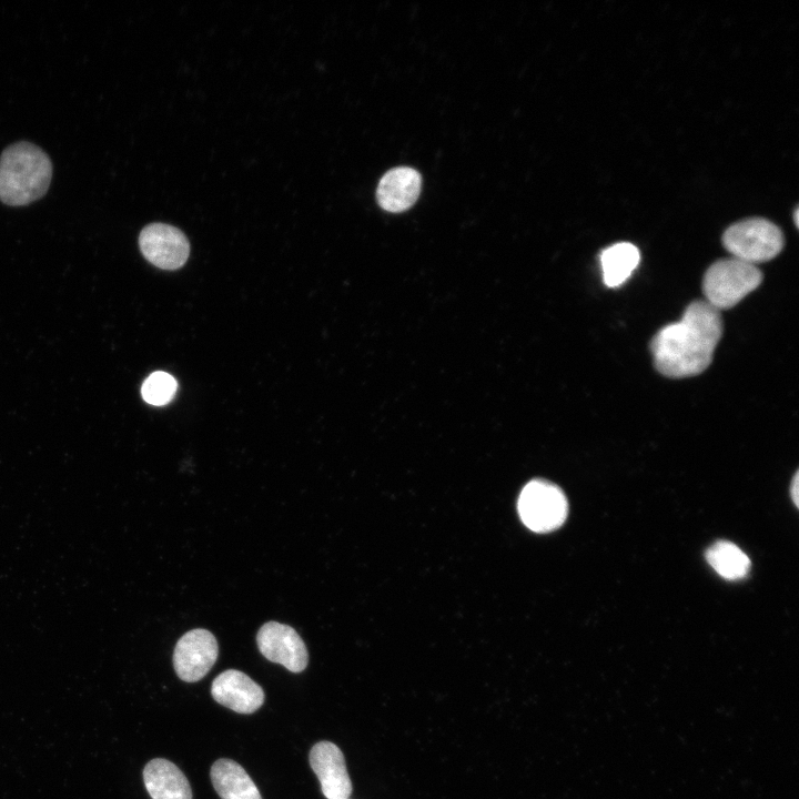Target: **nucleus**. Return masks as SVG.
<instances>
[{
    "label": "nucleus",
    "mask_w": 799,
    "mask_h": 799,
    "mask_svg": "<svg viewBox=\"0 0 799 799\" xmlns=\"http://www.w3.org/2000/svg\"><path fill=\"white\" fill-rule=\"evenodd\" d=\"M722 335L720 311L694 301L679 322L663 327L650 342L656 370L670 378L702 373L711 363Z\"/></svg>",
    "instance_id": "f257e3e1"
},
{
    "label": "nucleus",
    "mask_w": 799,
    "mask_h": 799,
    "mask_svg": "<svg viewBox=\"0 0 799 799\" xmlns=\"http://www.w3.org/2000/svg\"><path fill=\"white\" fill-rule=\"evenodd\" d=\"M51 178L52 164L44 151L30 142L13 143L0 156V201L16 206L39 200Z\"/></svg>",
    "instance_id": "f03ea898"
},
{
    "label": "nucleus",
    "mask_w": 799,
    "mask_h": 799,
    "mask_svg": "<svg viewBox=\"0 0 799 799\" xmlns=\"http://www.w3.org/2000/svg\"><path fill=\"white\" fill-rule=\"evenodd\" d=\"M761 281L762 274L756 265L735 257L719 260L704 275L705 301L718 311L731 309Z\"/></svg>",
    "instance_id": "7ed1b4c3"
},
{
    "label": "nucleus",
    "mask_w": 799,
    "mask_h": 799,
    "mask_svg": "<svg viewBox=\"0 0 799 799\" xmlns=\"http://www.w3.org/2000/svg\"><path fill=\"white\" fill-rule=\"evenodd\" d=\"M722 244L735 259L755 265L777 256L785 239L772 222L752 218L729 226L722 235Z\"/></svg>",
    "instance_id": "20e7f679"
},
{
    "label": "nucleus",
    "mask_w": 799,
    "mask_h": 799,
    "mask_svg": "<svg viewBox=\"0 0 799 799\" xmlns=\"http://www.w3.org/2000/svg\"><path fill=\"white\" fill-rule=\"evenodd\" d=\"M568 504L556 485L535 479L526 484L518 498V513L532 530L546 533L558 528L566 519Z\"/></svg>",
    "instance_id": "39448f33"
},
{
    "label": "nucleus",
    "mask_w": 799,
    "mask_h": 799,
    "mask_svg": "<svg viewBox=\"0 0 799 799\" xmlns=\"http://www.w3.org/2000/svg\"><path fill=\"white\" fill-rule=\"evenodd\" d=\"M219 655L215 637L206 629L196 628L185 633L173 653L174 670L180 679L195 682L213 667Z\"/></svg>",
    "instance_id": "423d86ee"
},
{
    "label": "nucleus",
    "mask_w": 799,
    "mask_h": 799,
    "mask_svg": "<svg viewBox=\"0 0 799 799\" xmlns=\"http://www.w3.org/2000/svg\"><path fill=\"white\" fill-rule=\"evenodd\" d=\"M256 643L260 653L267 660L280 664L292 672H301L307 666L306 646L296 630L289 625L265 623L257 631Z\"/></svg>",
    "instance_id": "0eeeda50"
},
{
    "label": "nucleus",
    "mask_w": 799,
    "mask_h": 799,
    "mask_svg": "<svg viewBox=\"0 0 799 799\" xmlns=\"http://www.w3.org/2000/svg\"><path fill=\"white\" fill-rule=\"evenodd\" d=\"M139 245L145 259L163 270L181 267L190 253L183 232L164 223L146 225L140 233Z\"/></svg>",
    "instance_id": "6e6552de"
},
{
    "label": "nucleus",
    "mask_w": 799,
    "mask_h": 799,
    "mask_svg": "<svg viewBox=\"0 0 799 799\" xmlns=\"http://www.w3.org/2000/svg\"><path fill=\"white\" fill-rule=\"evenodd\" d=\"M310 765L327 799H348L352 793V782L344 755L335 744L330 741L315 744L310 751Z\"/></svg>",
    "instance_id": "1a4fd4ad"
},
{
    "label": "nucleus",
    "mask_w": 799,
    "mask_h": 799,
    "mask_svg": "<svg viewBox=\"0 0 799 799\" xmlns=\"http://www.w3.org/2000/svg\"><path fill=\"white\" fill-rule=\"evenodd\" d=\"M211 694L220 705L240 714H252L264 702L262 687L240 670L227 669L213 680Z\"/></svg>",
    "instance_id": "9d476101"
},
{
    "label": "nucleus",
    "mask_w": 799,
    "mask_h": 799,
    "mask_svg": "<svg viewBox=\"0 0 799 799\" xmlns=\"http://www.w3.org/2000/svg\"><path fill=\"white\" fill-rule=\"evenodd\" d=\"M421 184L419 173L412 168L401 166L390 170L377 185V202L388 212L405 211L417 200Z\"/></svg>",
    "instance_id": "9b49d317"
},
{
    "label": "nucleus",
    "mask_w": 799,
    "mask_h": 799,
    "mask_svg": "<svg viewBox=\"0 0 799 799\" xmlns=\"http://www.w3.org/2000/svg\"><path fill=\"white\" fill-rule=\"evenodd\" d=\"M144 786L152 799H192L184 773L171 761L155 758L143 769Z\"/></svg>",
    "instance_id": "f8f14e48"
},
{
    "label": "nucleus",
    "mask_w": 799,
    "mask_h": 799,
    "mask_svg": "<svg viewBox=\"0 0 799 799\" xmlns=\"http://www.w3.org/2000/svg\"><path fill=\"white\" fill-rule=\"evenodd\" d=\"M211 781L221 799H262L261 793L237 762L222 758L211 767Z\"/></svg>",
    "instance_id": "ddd939ff"
},
{
    "label": "nucleus",
    "mask_w": 799,
    "mask_h": 799,
    "mask_svg": "<svg viewBox=\"0 0 799 799\" xmlns=\"http://www.w3.org/2000/svg\"><path fill=\"white\" fill-rule=\"evenodd\" d=\"M640 261L638 249L628 242L616 243L605 249L600 255L603 279L608 287L623 284Z\"/></svg>",
    "instance_id": "4468645a"
},
{
    "label": "nucleus",
    "mask_w": 799,
    "mask_h": 799,
    "mask_svg": "<svg viewBox=\"0 0 799 799\" xmlns=\"http://www.w3.org/2000/svg\"><path fill=\"white\" fill-rule=\"evenodd\" d=\"M706 559L721 577L729 580L745 577L750 568L748 556L727 540L712 544L706 552Z\"/></svg>",
    "instance_id": "2eb2a0df"
},
{
    "label": "nucleus",
    "mask_w": 799,
    "mask_h": 799,
    "mask_svg": "<svg viewBox=\"0 0 799 799\" xmlns=\"http://www.w3.org/2000/svg\"><path fill=\"white\" fill-rule=\"evenodd\" d=\"M176 387V381L169 373L154 372L144 381L141 393L145 402L160 406L173 398Z\"/></svg>",
    "instance_id": "dca6fc26"
},
{
    "label": "nucleus",
    "mask_w": 799,
    "mask_h": 799,
    "mask_svg": "<svg viewBox=\"0 0 799 799\" xmlns=\"http://www.w3.org/2000/svg\"><path fill=\"white\" fill-rule=\"evenodd\" d=\"M792 498L795 500V504H798V474L795 475L793 482H792Z\"/></svg>",
    "instance_id": "f3484780"
},
{
    "label": "nucleus",
    "mask_w": 799,
    "mask_h": 799,
    "mask_svg": "<svg viewBox=\"0 0 799 799\" xmlns=\"http://www.w3.org/2000/svg\"><path fill=\"white\" fill-rule=\"evenodd\" d=\"M798 214H799V213H798V210H796V211H795V214H793V218H795V224H796L797 226H798V222H799V220H798Z\"/></svg>",
    "instance_id": "a211bd4d"
}]
</instances>
